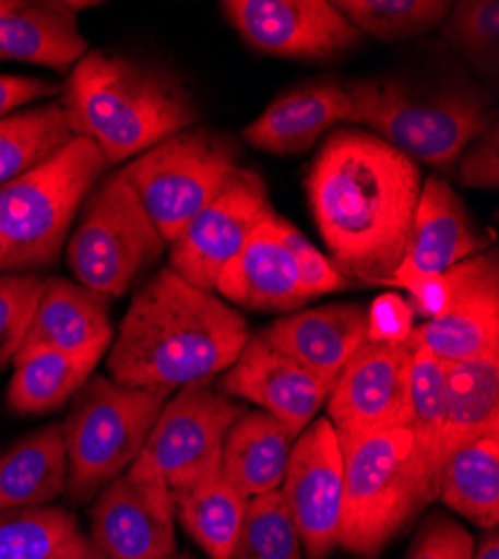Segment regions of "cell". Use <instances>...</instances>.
<instances>
[{"mask_svg": "<svg viewBox=\"0 0 499 559\" xmlns=\"http://www.w3.org/2000/svg\"><path fill=\"white\" fill-rule=\"evenodd\" d=\"M488 238L477 228L450 181L430 177L421 186L415 230L407 255L388 287L417 275H437L486 251Z\"/></svg>", "mask_w": 499, "mask_h": 559, "instance_id": "21", "label": "cell"}, {"mask_svg": "<svg viewBox=\"0 0 499 559\" xmlns=\"http://www.w3.org/2000/svg\"><path fill=\"white\" fill-rule=\"evenodd\" d=\"M260 334L332 388L352 354L368 341V309L347 302L296 309Z\"/></svg>", "mask_w": 499, "mask_h": 559, "instance_id": "20", "label": "cell"}, {"mask_svg": "<svg viewBox=\"0 0 499 559\" xmlns=\"http://www.w3.org/2000/svg\"><path fill=\"white\" fill-rule=\"evenodd\" d=\"M61 102L23 108L0 119V186L25 175L72 142Z\"/></svg>", "mask_w": 499, "mask_h": 559, "instance_id": "30", "label": "cell"}, {"mask_svg": "<svg viewBox=\"0 0 499 559\" xmlns=\"http://www.w3.org/2000/svg\"><path fill=\"white\" fill-rule=\"evenodd\" d=\"M349 108V92L343 79L316 76L271 102L245 128L242 136L249 146L269 155H305L338 121H347Z\"/></svg>", "mask_w": 499, "mask_h": 559, "instance_id": "19", "label": "cell"}, {"mask_svg": "<svg viewBox=\"0 0 499 559\" xmlns=\"http://www.w3.org/2000/svg\"><path fill=\"white\" fill-rule=\"evenodd\" d=\"M421 168L358 126L334 128L313 155L305 191L330 260L360 285L388 287L407 255Z\"/></svg>", "mask_w": 499, "mask_h": 559, "instance_id": "1", "label": "cell"}, {"mask_svg": "<svg viewBox=\"0 0 499 559\" xmlns=\"http://www.w3.org/2000/svg\"><path fill=\"white\" fill-rule=\"evenodd\" d=\"M229 559H305L300 535L281 490L249 499Z\"/></svg>", "mask_w": 499, "mask_h": 559, "instance_id": "33", "label": "cell"}, {"mask_svg": "<svg viewBox=\"0 0 499 559\" xmlns=\"http://www.w3.org/2000/svg\"><path fill=\"white\" fill-rule=\"evenodd\" d=\"M108 309L110 298L81 287L74 280L48 277L14 362L36 352L110 349L115 332Z\"/></svg>", "mask_w": 499, "mask_h": 559, "instance_id": "23", "label": "cell"}, {"mask_svg": "<svg viewBox=\"0 0 499 559\" xmlns=\"http://www.w3.org/2000/svg\"><path fill=\"white\" fill-rule=\"evenodd\" d=\"M443 273L450 283L448 305L413 330V345L445 362L499 354L497 249L475 253Z\"/></svg>", "mask_w": 499, "mask_h": 559, "instance_id": "16", "label": "cell"}, {"mask_svg": "<svg viewBox=\"0 0 499 559\" xmlns=\"http://www.w3.org/2000/svg\"><path fill=\"white\" fill-rule=\"evenodd\" d=\"M441 36L482 76L495 79L499 61V3L497 0H462L452 3Z\"/></svg>", "mask_w": 499, "mask_h": 559, "instance_id": "34", "label": "cell"}, {"mask_svg": "<svg viewBox=\"0 0 499 559\" xmlns=\"http://www.w3.org/2000/svg\"><path fill=\"white\" fill-rule=\"evenodd\" d=\"M415 330V311L403 296L383 294L368 309V341L405 343Z\"/></svg>", "mask_w": 499, "mask_h": 559, "instance_id": "40", "label": "cell"}, {"mask_svg": "<svg viewBox=\"0 0 499 559\" xmlns=\"http://www.w3.org/2000/svg\"><path fill=\"white\" fill-rule=\"evenodd\" d=\"M83 539L70 508L52 503L0 510V559H52Z\"/></svg>", "mask_w": 499, "mask_h": 559, "instance_id": "31", "label": "cell"}, {"mask_svg": "<svg viewBox=\"0 0 499 559\" xmlns=\"http://www.w3.org/2000/svg\"><path fill=\"white\" fill-rule=\"evenodd\" d=\"M168 559H193V557L187 555V552H175V555H170Z\"/></svg>", "mask_w": 499, "mask_h": 559, "instance_id": "45", "label": "cell"}, {"mask_svg": "<svg viewBox=\"0 0 499 559\" xmlns=\"http://www.w3.org/2000/svg\"><path fill=\"white\" fill-rule=\"evenodd\" d=\"M61 92L63 85L50 79L0 74V119L23 110L34 102L57 97Z\"/></svg>", "mask_w": 499, "mask_h": 559, "instance_id": "41", "label": "cell"}, {"mask_svg": "<svg viewBox=\"0 0 499 559\" xmlns=\"http://www.w3.org/2000/svg\"><path fill=\"white\" fill-rule=\"evenodd\" d=\"M338 445L343 459L338 546L360 559H377L439 499L441 463L407 426L338 437Z\"/></svg>", "mask_w": 499, "mask_h": 559, "instance_id": "4", "label": "cell"}, {"mask_svg": "<svg viewBox=\"0 0 499 559\" xmlns=\"http://www.w3.org/2000/svg\"><path fill=\"white\" fill-rule=\"evenodd\" d=\"M283 240L294 258L300 283L311 300L323 294L345 289L349 285L338 273L334 262L316 249L289 219H283Z\"/></svg>", "mask_w": 499, "mask_h": 559, "instance_id": "38", "label": "cell"}, {"mask_svg": "<svg viewBox=\"0 0 499 559\" xmlns=\"http://www.w3.org/2000/svg\"><path fill=\"white\" fill-rule=\"evenodd\" d=\"M59 102L72 136L93 142L108 166L140 157L202 119L179 76L108 50L87 52L72 68Z\"/></svg>", "mask_w": 499, "mask_h": 559, "instance_id": "3", "label": "cell"}, {"mask_svg": "<svg viewBox=\"0 0 499 559\" xmlns=\"http://www.w3.org/2000/svg\"><path fill=\"white\" fill-rule=\"evenodd\" d=\"M486 435H499V354L448 365L441 461Z\"/></svg>", "mask_w": 499, "mask_h": 559, "instance_id": "26", "label": "cell"}, {"mask_svg": "<svg viewBox=\"0 0 499 559\" xmlns=\"http://www.w3.org/2000/svg\"><path fill=\"white\" fill-rule=\"evenodd\" d=\"M68 456L61 424L43 426L0 454V510L52 506L66 495Z\"/></svg>", "mask_w": 499, "mask_h": 559, "instance_id": "25", "label": "cell"}, {"mask_svg": "<svg viewBox=\"0 0 499 559\" xmlns=\"http://www.w3.org/2000/svg\"><path fill=\"white\" fill-rule=\"evenodd\" d=\"M249 336L236 307L164 266L132 296L106 371L117 385L168 399L181 388L222 377Z\"/></svg>", "mask_w": 499, "mask_h": 559, "instance_id": "2", "label": "cell"}, {"mask_svg": "<svg viewBox=\"0 0 499 559\" xmlns=\"http://www.w3.org/2000/svg\"><path fill=\"white\" fill-rule=\"evenodd\" d=\"M166 249L140 198L115 170L85 198L66 242V262L81 287L121 298Z\"/></svg>", "mask_w": 499, "mask_h": 559, "instance_id": "8", "label": "cell"}, {"mask_svg": "<svg viewBox=\"0 0 499 559\" xmlns=\"http://www.w3.org/2000/svg\"><path fill=\"white\" fill-rule=\"evenodd\" d=\"M392 289H403L405 294H411V307L415 313L432 320L437 318L450 298V283L445 273L437 275H417V277H407L396 283Z\"/></svg>", "mask_w": 499, "mask_h": 559, "instance_id": "42", "label": "cell"}, {"mask_svg": "<svg viewBox=\"0 0 499 559\" xmlns=\"http://www.w3.org/2000/svg\"><path fill=\"white\" fill-rule=\"evenodd\" d=\"M341 14L363 34L383 43L417 38L441 27L448 0H338Z\"/></svg>", "mask_w": 499, "mask_h": 559, "instance_id": "32", "label": "cell"}, {"mask_svg": "<svg viewBox=\"0 0 499 559\" xmlns=\"http://www.w3.org/2000/svg\"><path fill=\"white\" fill-rule=\"evenodd\" d=\"M439 499L482 531L499 524V435L452 450L441 461Z\"/></svg>", "mask_w": 499, "mask_h": 559, "instance_id": "27", "label": "cell"}, {"mask_svg": "<svg viewBox=\"0 0 499 559\" xmlns=\"http://www.w3.org/2000/svg\"><path fill=\"white\" fill-rule=\"evenodd\" d=\"M296 435L264 409H247L226 430L219 471L247 499L281 490Z\"/></svg>", "mask_w": 499, "mask_h": 559, "instance_id": "24", "label": "cell"}, {"mask_svg": "<svg viewBox=\"0 0 499 559\" xmlns=\"http://www.w3.org/2000/svg\"><path fill=\"white\" fill-rule=\"evenodd\" d=\"M108 349L81 354L36 352L14 362L5 405L14 414H48L66 407L72 396L93 377Z\"/></svg>", "mask_w": 499, "mask_h": 559, "instance_id": "28", "label": "cell"}, {"mask_svg": "<svg viewBox=\"0 0 499 559\" xmlns=\"http://www.w3.org/2000/svg\"><path fill=\"white\" fill-rule=\"evenodd\" d=\"M415 345L366 341L341 369L328 394V418L338 437L370 435L407 426Z\"/></svg>", "mask_w": 499, "mask_h": 559, "instance_id": "14", "label": "cell"}, {"mask_svg": "<svg viewBox=\"0 0 499 559\" xmlns=\"http://www.w3.org/2000/svg\"><path fill=\"white\" fill-rule=\"evenodd\" d=\"M445 360L432 356L426 349L415 347L411 381H407V401H411V418L407 428L417 441L441 463V435L445 421Z\"/></svg>", "mask_w": 499, "mask_h": 559, "instance_id": "35", "label": "cell"}, {"mask_svg": "<svg viewBox=\"0 0 499 559\" xmlns=\"http://www.w3.org/2000/svg\"><path fill=\"white\" fill-rule=\"evenodd\" d=\"M52 559H104V557L97 552V548L90 544V539L85 537L81 544L68 548L66 552H61V555H57Z\"/></svg>", "mask_w": 499, "mask_h": 559, "instance_id": "44", "label": "cell"}, {"mask_svg": "<svg viewBox=\"0 0 499 559\" xmlns=\"http://www.w3.org/2000/svg\"><path fill=\"white\" fill-rule=\"evenodd\" d=\"M87 518V539L104 559H168L177 552L173 495L140 463L95 497Z\"/></svg>", "mask_w": 499, "mask_h": 559, "instance_id": "12", "label": "cell"}, {"mask_svg": "<svg viewBox=\"0 0 499 559\" xmlns=\"http://www.w3.org/2000/svg\"><path fill=\"white\" fill-rule=\"evenodd\" d=\"M283 215L269 204L247 245L217 277L215 294L234 307L264 313H292L311 298L283 240Z\"/></svg>", "mask_w": 499, "mask_h": 559, "instance_id": "18", "label": "cell"}, {"mask_svg": "<svg viewBox=\"0 0 499 559\" xmlns=\"http://www.w3.org/2000/svg\"><path fill=\"white\" fill-rule=\"evenodd\" d=\"M173 495L175 522L211 559H229L249 499L222 471Z\"/></svg>", "mask_w": 499, "mask_h": 559, "instance_id": "29", "label": "cell"}, {"mask_svg": "<svg viewBox=\"0 0 499 559\" xmlns=\"http://www.w3.org/2000/svg\"><path fill=\"white\" fill-rule=\"evenodd\" d=\"M460 181L468 189L495 191L499 186V121L495 119L458 162Z\"/></svg>", "mask_w": 499, "mask_h": 559, "instance_id": "39", "label": "cell"}, {"mask_svg": "<svg viewBox=\"0 0 499 559\" xmlns=\"http://www.w3.org/2000/svg\"><path fill=\"white\" fill-rule=\"evenodd\" d=\"M93 3L63 0H0V61H21L70 72L87 52L79 10Z\"/></svg>", "mask_w": 499, "mask_h": 559, "instance_id": "22", "label": "cell"}, {"mask_svg": "<svg viewBox=\"0 0 499 559\" xmlns=\"http://www.w3.org/2000/svg\"><path fill=\"white\" fill-rule=\"evenodd\" d=\"M240 157L231 134L195 123L130 159L121 175L168 245L222 191Z\"/></svg>", "mask_w": 499, "mask_h": 559, "instance_id": "9", "label": "cell"}, {"mask_svg": "<svg viewBox=\"0 0 499 559\" xmlns=\"http://www.w3.org/2000/svg\"><path fill=\"white\" fill-rule=\"evenodd\" d=\"M473 559H499V533H497V528L484 531V537L475 544Z\"/></svg>", "mask_w": 499, "mask_h": 559, "instance_id": "43", "label": "cell"}, {"mask_svg": "<svg viewBox=\"0 0 499 559\" xmlns=\"http://www.w3.org/2000/svg\"><path fill=\"white\" fill-rule=\"evenodd\" d=\"M475 537L445 512L428 515L405 552V559H473Z\"/></svg>", "mask_w": 499, "mask_h": 559, "instance_id": "37", "label": "cell"}, {"mask_svg": "<svg viewBox=\"0 0 499 559\" xmlns=\"http://www.w3.org/2000/svg\"><path fill=\"white\" fill-rule=\"evenodd\" d=\"M108 164L83 136L0 186V275L52 266Z\"/></svg>", "mask_w": 499, "mask_h": 559, "instance_id": "6", "label": "cell"}, {"mask_svg": "<svg viewBox=\"0 0 499 559\" xmlns=\"http://www.w3.org/2000/svg\"><path fill=\"white\" fill-rule=\"evenodd\" d=\"M222 14L249 48L298 61H332L363 34L328 0H224Z\"/></svg>", "mask_w": 499, "mask_h": 559, "instance_id": "13", "label": "cell"}, {"mask_svg": "<svg viewBox=\"0 0 499 559\" xmlns=\"http://www.w3.org/2000/svg\"><path fill=\"white\" fill-rule=\"evenodd\" d=\"M345 83L352 104L347 123L443 173L455 170L468 144L497 119L477 85L421 87L379 76Z\"/></svg>", "mask_w": 499, "mask_h": 559, "instance_id": "5", "label": "cell"}, {"mask_svg": "<svg viewBox=\"0 0 499 559\" xmlns=\"http://www.w3.org/2000/svg\"><path fill=\"white\" fill-rule=\"evenodd\" d=\"M269 204L264 179L251 168H238L168 242V269L185 283L215 294L222 269L247 245Z\"/></svg>", "mask_w": 499, "mask_h": 559, "instance_id": "11", "label": "cell"}, {"mask_svg": "<svg viewBox=\"0 0 499 559\" xmlns=\"http://www.w3.org/2000/svg\"><path fill=\"white\" fill-rule=\"evenodd\" d=\"M168 399L146 390L117 385L93 374L72 396L63 428L68 456L66 499L70 508L93 503L121 477L146 445Z\"/></svg>", "mask_w": 499, "mask_h": 559, "instance_id": "7", "label": "cell"}, {"mask_svg": "<svg viewBox=\"0 0 499 559\" xmlns=\"http://www.w3.org/2000/svg\"><path fill=\"white\" fill-rule=\"evenodd\" d=\"M247 405L211 383L187 385L168 396L134 463L164 479L170 492L187 490L219 473L226 430Z\"/></svg>", "mask_w": 499, "mask_h": 559, "instance_id": "10", "label": "cell"}, {"mask_svg": "<svg viewBox=\"0 0 499 559\" xmlns=\"http://www.w3.org/2000/svg\"><path fill=\"white\" fill-rule=\"evenodd\" d=\"M330 385L278 352L260 332L251 334L236 362L219 377V392L276 416L296 437L328 401Z\"/></svg>", "mask_w": 499, "mask_h": 559, "instance_id": "17", "label": "cell"}, {"mask_svg": "<svg viewBox=\"0 0 499 559\" xmlns=\"http://www.w3.org/2000/svg\"><path fill=\"white\" fill-rule=\"evenodd\" d=\"M281 495L305 557L328 559L338 548L343 518V459L330 418H313L296 437Z\"/></svg>", "mask_w": 499, "mask_h": 559, "instance_id": "15", "label": "cell"}, {"mask_svg": "<svg viewBox=\"0 0 499 559\" xmlns=\"http://www.w3.org/2000/svg\"><path fill=\"white\" fill-rule=\"evenodd\" d=\"M45 280L38 273L0 275V371L14 365Z\"/></svg>", "mask_w": 499, "mask_h": 559, "instance_id": "36", "label": "cell"}]
</instances>
